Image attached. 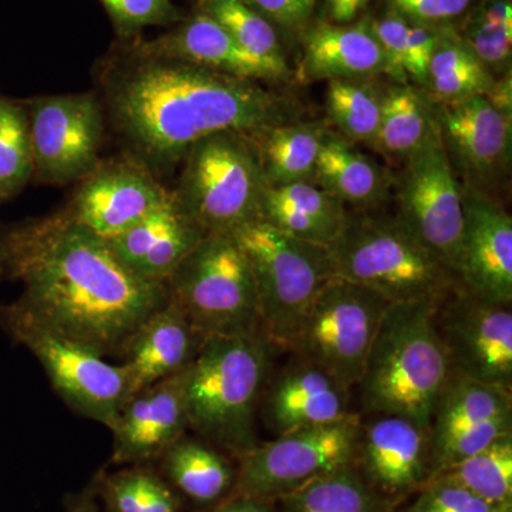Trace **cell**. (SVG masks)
Listing matches in <instances>:
<instances>
[{
  "label": "cell",
  "mask_w": 512,
  "mask_h": 512,
  "mask_svg": "<svg viewBox=\"0 0 512 512\" xmlns=\"http://www.w3.org/2000/svg\"><path fill=\"white\" fill-rule=\"evenodd\" d=\"M107 124L124 156L158 180L212 134H247L301 119V104L269 84L239 79L136 46L107 60L97 74Z\"/></svg>",
  "instance_id": "obj_1"
},
{
  "label": "cell",
  "mask_w": 512,
  "mask_h": 512,
  "mask_svg": "<svg viewBox=\"0 0 512 512\" xmlns=\"http://www.w3.org/2000/svg\"><path fill=\"white\" fill-rule=\"evenodd\" d=\"M8 276L18 303L64 338L101 357L128 342L170 302L164 282L134 274L107 242L63 211L5 229Z\"/></svg>",
  "instance_id": "obj_2"
},
{
  "label": "cell",
  "mask_w": 512,
  "mask_h": 512,
  "mask_svg": "<svg viewBox=\"0 0 512 512\" xmlns=\"http://www.w3.org/2000/svg\"><path fill=\"white\" fill-rule=\"evenodd\" d=\"M439 299L390 303L356 387L369 414H393L430 430L451 370L434 323Z\"/></svg>",
  "instance_id": "obj_3"
},
{
  "label": "cell",
  "mask_w": 512,
  "mask_h": 512,
  "mask_svg": "<svg viewBox=\"0 0 512 512\" xmlns=\"http://www.w3.org/2000/svg\"><path fill=\"white\" fill-rule=\"evenodd\" d=\"M272 349L264 333L205 338L184 373L188 424L202 440L238 458L258 444L256 410Z\"/></svg>",
  "instance_id": "obj_4"
},
{
  "label": "cell",
  "mask_w": 512,
  "mask_h": 512,
  "mask_svg": "<svg viewBox=\"0 0 512 512\" xmlns=\"http://www.w3.org/2000/svg\"><path fill=\"white\" fill-rule=\"evenodd\" d=\"M336 278L365 286L389 303L440 299L456 276L397 222L379 215H350L329 245Z\"/></svg>",
  "instance_id": "obj_5"
},
{
  "label": "cell",
  "mask_w": 512,
  "mask_h": 512,
  "mask_svg": "<svg viewBox=\"0 0 512 512\" xmlns=\"http://www.w3.org/2000/svg\"><path fill=\"white\" fill-rule=\"evenodd\" d=\"M178 207L207 234H232L261 220L268 190L258 151L247 134L217 133L195 143L181 163Z\"/></svg>",
  "instance_id": "obj_6"
},
{
  "label": "cell",
  "mask_w": 512,
  "mask_h": 512,
  "mask_svg": "<svg viewBox=\"0 0 512 512\" xmlns=\"http://www.w3.org/2000/svg\"><path fill=\"white\" fill-rule=\"evenodd\" d=\"M232 235L254 275L262 333L274 348L291 349L312 302L336 278L328 247L289 237L264 220Z\"/></svg>",
  "instance_id": "obj_7"
},
{
  "label": "cell",
  "mask_w": 512,
  "mask_h": 512,
  "mask_svg": "<svg viewBox=\"0 0 512 512\" xmlns=\"http://www.w3.org/2000/svg\"><path fill=\"white\" fill-rule=\"evenodd\" d=\"M165 284L205 338L262 333L254 275L234 235H204Z\"/></svg>",
  "instance_id": "obj_8"
},
{
  "label": "cell",
  "mask_w": 512,
  "mask_h": 512,
  "mask_svg": "<svg viewBox=\"0 0 512 512\" xmlns=\"http://www.w3.org/2000/svg\"><path fill=\"white\" fill-rule=\"evenodd\" d=\"M0 326L30 350L64 403L80 416L113 427L130 397L121 365L84 348L40 322L18 302L0 306Z\"/></svg>",
  "instance_id": "obj_9"
},
{
  "label": "cell",
  "mask_w": 512,
  "mask_h": 512,
  "mask_svg": "<svg viewBox=\"0 0 512 512\" xmlns=\"http://www.w3.org/2000/svg\"><path fill=\"white\" fill-rule=\"evenodd\" d=\"M389 305L365 286L330 279L306 312L289 352L352 390L362 377Z\"/></svg>",
  "instance_id": "obj_10"
},
{
  "label": "cell",
  "mask_w": 512,
  "mask_h": 512,
  "mask_svg": "<svg viewBox=\"0 0 512 512\" xmlns=\"http://www.w3.org/2000/svg\"><path fill=\"white\" fill-rule=\"evenodd\" d=\"M360 417L293 431L239 457L234 495L276 501L316 478L355 466Z\"/></svg>",
  "instance_id": "obj_11"
},
{
  "label": "cell",
  "mask_w": 512,
  "mask_h": 512,
  "mask_svg": "<svg viewBox=\"0 0 512 512\" xmlns=\"http://www.w3.org/2000/svg\"><path fill=\"white\" fill-rule=\"evenodd\" d=\"M33 148V181L79 183L100 163L107 120L96 92L23 100Z\"/></svg>",
  "instance_id": "obj_12"
},
{
  "label": "cell",
  "mask_w": 512,
  "mask_h": 512,
  "mask_svg": "<svg viewBox=\"0 0 512 512\" xmlns=\"http://www.w3.org/2000/svg\"><path fill=\"white\" fill-rule=\"evenodd\" d=\"M511 308L458 285L437 301L434 323L451 373L512 392Z\"/></svg>",
  "instance_id": "obj_13"
},
{
  "label": "cell",
  "mask_w": 512,
  "mask_h": 512,
  "mask_svg": "<svg viewBox=\"0 0 512 512\" xmlns=\"http://www.w3.org/2000/svg\"><path fill=\"white\" fill-rule=\"evenodd\" d=\"M437 134L458 183L503 201L512 163V116L487 96L433 103Z\"/></svg>",
  "instance_id": "obj_14"
},
{
  "label": "cell",
  "mask_w": 512,
  "mask_h": 512,
  "mask_svg": "<svg viewBox=\"0 0 512 512\" xmlns=\"http://www.w3.org/2000/svg\"><path fill=\"white\" fill-rule=\"evenodd\" d=\"M397 222L456 276L463 234V192L439 137L403 164Z\"/></svg>",
  "instance_id": "obj_15"
},
{
  "label": "cell",
  "mask_w": 512,
  "mask_h": 512,
  "mask_svg": "<svg viewBox=\"0 0 512 512\" xmlns=\"http://www.w3.org/2000/svg\"><path fill=\"white\" fill-rule=\"evenodd\" d=\"M171 197L146 167L124 156L99 165L79 181L63 212L97 237L110 239L158 210Z\"/></svg>",
  "instance_id": "obj_16"
},
{
  "label": "cell",
  "mask_w": 512,
  "mask_h": 512,
  "mask_svg": "<svg viewBox=\"0 0 512 512\" xmlns=\"http://www.w3.org/2000/svg\"><path fill=\"white\" fill-rule=\"evenodd\" d=\"M355 467L377 494L399 504L429 484L430 430L393 414L360 420Z\"/></svg>",
  "instance_id": "obj_17"
},
{
  "label": "cell",
  "mask_w": 512,
  "mask_h": 512,
  "mask_svg": "<svg viewBox=\"0 0 512 512\" xmlns=\"http://www.w3.org/2000/svg\"><path fill=\"white\" fill-rule=\"evenodd\" d=\"M461 185V184H460ZM464 224L458 286L484 301L512 305V218L503 201L461 185Z\"/></svg>",
  "instance_id": "obj_18"
},
{
  "label": "cell",
  "mask_w": 512,
  "mask_h": 512,
  "mask_svg": "<svg viewBox=\"0 0 512 512\" xmlns=\"http://www.w3.org/2000/svg\"><path fill=\"white\" fill-rule=\"evenodd\" d=\"M185 370L144 387L121 407L110 429L114 436L113 463L137 466L156 460L183 439L190 429L185 406Z\"/></svg>",
  "instance_id": "obj_19"
},
{
  "label": "cell",
  "mask_w": 512,
  "mask_h": 512,
  "mask_svg": "<svg viewBox=\"0 0 512 512\" xmlns=\"http://www.w3.org/2000/svg\"><path fill=\"white\" fill-rule=\"evenodd\" d=\"M262 397L264 421L275 437L356 417L350 410V389L298 356Z\"/></svg>",
  "instance_id": "obj_20"
},
{
  "label": "cell",
  "mask_w": 512,
  "mask_h": 512,
  "mask_svg": "<svg viewBox=\"0 0 512 512\" xmlns=\"http://www.w3.org/2000/svg\"><path fill=\"white\" fill-rule=\"evenodd\" d=\"M380 77L402 83L367 20L346 25L323 20L303 30L299 82Z\"/></svg>",
  "instance_id": "obj_21"
},
{
  "label": "cell",
  "mask_w": 512,
  "mask_h": 512,
  "mask_svg": "<svg viewBox=\"0 0 512 512\" xmlns=\"http://www.w3.org/2000/svg\"><path fill=\"white\" fill-rule=\"evenodd\" d=\"M134 46L148 55L181 60L239 79L266 84L291 80V72L251 55L220 23L201 10L170 32Z\"/></svg>",
  "instance_id": "obj_22"
},
{
  "label": "cell",
  "mask_w": 512,
  "mask_h": 512,
  "mask_svg": "<svg viewBox=\"0 0 512 512\" xmlns=\"http://www.w3.org/2000/svg\"><path fill=\"white\" fill-rule=\"evenodd\" d=\"M204 235L171 194L165 204L144 220L104 241L134 274L165 284Z\"/></svg>",
  "instance_id": "obj_23"
},
{
  "label": "cell",
  "mask_w": 512,
  "mask_h": 512,
  "mask_svg": "<svg viewBox=\"0 0 512 512\" xmlns=\"http://www.w3.org/2000/svg\"><path fill=\"white\" fill-rule=\"evenodd\" d=\"M204 340L205 336L194 329L170 299L137 330L121 355L130 397L150 384L184 372Z\"/></svg>",
  "instance_id": "obj_24"
},
{
  "label": "cell",
  "mask_w": 512,
  "mask_h": 512,
  "mask_svg": "<svg viewBox=\"0 0 512 512\" xmlns=\"http://www.w3.org/2000/svg\"><path fill=\"white\" fill-rule=\"evenodd\" d=\"M348 207L315 183L268 187L262 218L289 237L329 247L349 221Z\"/></svg>",
  "instance_id": "obj_25"
},
{
  "label": "cell",
  "mask_w": 512,
  "mask_h": 512,
  "mask_svg": "<svg viewBox=\"0 0 512 512\" xmlns=\"http://www.w3.org/2000/svg\"><path fill=\"white\" fill-rule=\"evenodd\" d=\"M313 183L348 207L370 211L389 197L393 177L375 158L360 151L329 126L323 138Z\"/></svg>",
  "instance_id": "obj_26"
},
{
  "label": "cell",
  "mask_w": 512,
  "mask_h": 512,
  "mask_svg": "<svg viewBox=\"0 0 512 512\" xmlns=\"http://www.w3.org/2000/svg\"><path fill=\"white\" fill-rule=\"evenodd\" d=\"M329 124L320 120H293L251 137L268 187L313 183L316 163Z\"/></svg>",
  "instance_id": "obj_27"
},
{
  "label": "cell",
  "mask_w": 512,
  "mask_h": 512,
  "mask_svg": "<svg viewBox=\"0 0 512 512\" xmlns=\"http://www.w3.org/2000/svg\"><path fill=\"white\" fill-rule=\"evenodd\" d=\"M437 137L434 104L426 92L410 82L387 84L372 148L387 160L404 164Z\"/></svg>",
  "instance_id": "obj_28"
},
{
  "label": "cell",
  "mask_w": 512,
  "mask_h": 512,
  "mask_svg": "<svg viewBox=\"0 0 512 512\" xmlns=\"http://www.w3.org/2000/svg\"><path fill=\"white\" fill-rule=\"evenodd\" d=\"M161 458L170 484L195 503H215L234 491L237 470L205 440L184 436Z\"/></svg>",
  "instance_id": "obj_29"
},
{
  "label": "cell",
  "mask_w": 512,
  "mask_h": 512,
  "mask_svg": "<svg viewBox=\"0 0 512 512\" xmlns=\"http://www.w3.org/2000/svg\"><path fill=\"white\" fill-rule=\"evenodd\" d=\"M512 416V392L450 373L430 423L431 446L494 417Z\"/></svg>",
  "instance_id": "obj_30"
},
{
  "label": "cell",
  "mask_w": 512,
  "mask_h": 512,
  "mask_svg": "<svg viewBox=\"0 0 512 512\" xmlns=\"http://www.w3.org/2000/svg\"><path fill=\"white\" fill-rule=\"evenodd\" d=\"M276 504V512H393L397 505L377 494L355 466L316 478Z\"/></svg>",
  "instance_id": "obj_31"
},
{
  "label": "cell",
  "mask_w": 512,
  "mask_h": 512,
  "mask_svg": "<svg viewBox=\"0 0 512 512\" xmlns=\"http://www.w3.org/2000/svg\"><path fill=\"white\" fill-rule=\"evenodd\" d=\"M494 82V77L461 42L456 29L440 30L439 43L431 55L426 82L421 87L433 103L485 96Z\"/></svg>",
  "instance_id": "obj_32"
},
{
  "label": "cell",
  "mask_w": 512,
  "mask_h": 512,
  "mask_svg": "<svg viewBox=\"0 0 512 512\" xmlns=\"http://www.w3.org/2000/svg\"><path fill=\"white\" fill-rule=\"evenodd\" d=\"M380 79L332 80L326 86L328 124L356 146L375 143L389 84Z\"/></svg>",
  "instance_id": "obj_33"
},
{
  "label": "cell",
  "mask_w": 512,
  "mask_h": 512,
  "mask_svg": "<svg viewBox=\"0 0 512 512\" xmlns=\"http://www.w3.org/2000/svg\"><path fill=\"white\" fill-rule=\"evenodd\" d=\"M454 29L494 79L512 74V0H478Z\"/></svg>",
  "instance_id": "obj_34"
},
{
  "label": "cell",
  "mask_w": 512,
  "mask_h": 512,
  "mask_svg": "<svg viewBox=\"0 0 512 512\" xmlns=\"http://www.w3.org/2000/svg\"><path fill=\"white\" fill-rule=\"evenodd\" d=\"M430 483L457 485L491 504H512V433L444 468Z\"/></svg>",
  "instance_id": "obj_35"
},
{
  "label": "cell",
  "mask_w": 512,
  "mask_h": 512,
  "mask_svg": "<svg viewBox=\"0 0 512 512\" xmlns=\"http://www.w3.org/2000/svg\"><path fill=\"white\" fill-rule=\"evenodd\" d=\"M33 148L23 101L0 94V204L18 197L33 181Z\"/></svg>",
  "instance_id": "obj_36"
},
{
  "label": "cell",
  "mask_w": 512,
  "mask_h": 512,
  "mask_svg": "<svg viewBox=\"0 0 512 512\" xmlns=\"http://www.w3.org/2000/svg\"><path fill=\"white\" fill-rule=\"evenodd\" d=\"M109 512H180V495L151 468H126L104 476L96 488Z\"/></svg>",
  "instance_id": "obj_37"
},
{
  "label": "cell",
  "mask_w": 512,
  "mask_h": 512,
  "mask_svg": "<svg viewBox=\"0 0 512 512\" xmlns=\"http://www.w3.org/2000/svg\"><path fill=\"white\" fill-rule=\"evenodd\" d=\"M200 10L220 23L251 55L291 72L278 30L247 2L200 0Z\"/></svg>",
  "instance_id": "obj_38"
},
{
  "label": "cell",
  "mask_w": 512,
  "mask_h": 512,
  "mask_svg": "<svg viewBox=\"0 0 512 512\" xmlns=\"http://www.w3.org/2000/svg\"><path fill=\"white\" fill-rule=\"evenodd\" d=\"M124 39L151 26H168L180 20L174 0H99Z\"/></svg>",
  "instance_id": "obj_39"
},
{
  "label": "cell",
  "mask_w": 512,
  "mask_h": 512,
  "mask_svg": "<svg viewBox=\"0 0 512 512\" xmlns=\"http://www.w3.org/2000/svg\"><path fill=\"white\" fill-rule=\"evenodd\" d=\"M404 512H512V504H491L457 485L430 483Z\"/></svg>",
  "instance_id": "obj_40"
},
{
  "label": "cell",
  "mask_w": 512,
  "mask_h": 512,
  "mask_svg": "<svg viewBox=\"0 0 512 512\" xmlns=\"http://www.w3.org/2000/svg\"><path fill=\"white\" fill-rule=\"evenodd\" d=\"M404 18L430 28H456L476 0H389Z\"/></svg>",
  "instance_id": "obj_41"
},
{
  "label": "cell",
  "mask_w": 512,
  "mask_h": 512,
  "mask_svg": "<svg viewBox=\"0 0 512 512\" xmlns=\"http://www.w3.org/2000/svg\"><path fill=\"white\" fill-rule=\"evenodd\" d=\"M275 29L284 32H303L316 9V0H244Z\"/></svg>",
  "instance_id": "obj_42"
},
{
  "label": "cell",
  "mask_w": 512,
  "mask_h": 512,
  "mask_svg": "<svg viewBox=\"0 0 512 512\" xmlns=\"http://www.w3.org/2000/svg\"><path fill=\"white\" fill-rule=\"evenodd\" d=\"M369 0H326V15L328 22L353 23L357 16L366 8Z\"/></svg>",
  "instance_id": "obj_43"
},
{
  "label": "cell",
  "mask_w": 512,
  "mask_h": 512,
  "mask_svg": "<svg viewBox=\"0 0 512 512\" xmlns=\"http://www.w3.org/2000/svg\"><path fill=\"white\" fill-rule=\"evenodd\" d=\"M207 512H276V503L258 498L232 495L229 500Z\"/></svg>",
  "instance_id": "obj_44"
},
{
  "label": "cell",
  "mask_w": 512,
  "mask_h": 512,
  "mask_svg": "<svg viewBox=\"0 0 512 512\" xmlns=\"http://www.w3.org/2000/svg\"><path fill=\"white\" fill-rule=\"evenodd\" d=\"M66 512H101L92 488L79 494L69 495L66 500Z\"/></svg>",
  "instance_id": "obj_45"
},
{
  "label": "cell",
  "mask_w": 512,
  "mask_h": 512,
  "mask_svg": "<svg viewBox=\"0 0 512 512\" xmlns=\"http://www.w3.org/2000/svg\"><path fill=\"white\" fill-rule=\"evenodd\" d=\"M8 276V255H6L5 229H0V281Z\"/></svg>",
  "instance_id": "obj_46"
}]
</instances>
